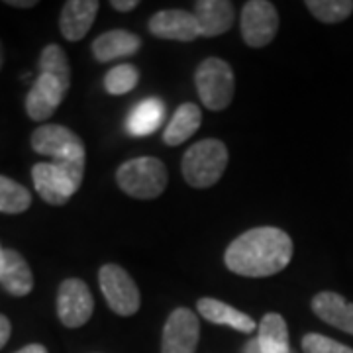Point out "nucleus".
Returning <instances> with one entry per match:
<instances>
[{
  "label": "nucleus",
  "instance_id": "nucleus-1",
  "mask_svg": "<svg viewBox=\"0 0 353 353\" xmlns=\"http://www.w3.org/2000/svg\"><path fill=\"white\" fill-rule=\"evenodd\" d=\"M292 259V240L281 228L261 226L243 232L228 245L226 267L241 277H273Z\"/></svg>",
  "mask_w": 353,
  "mask_h": 353
},
{
  "label": "nucleus",
  "instance_id": "nucleus-2",
  "mask_svg": "<svg viewBox=\"0 0 353 353\" xmlns=\"http://www.w3.org/2000/svg\"><path fill=\"white\" fill-rule=\"evenodd\" d=\"M32 150L51 157V163L63 167L69 175L83 185L85 176V143L73 130L59 124H43L32 134Z\"/></svg>",
  "mask_w": 353,
  "mask_h": 353
},
{
  "label": "nucleus",
  "instance_id": "nucleus-3",
  "mask_svg": "<svg viewBox=\"0 0 353 353\" xmlns=\"http://www.w3.org/2000/svg\"><path fill=\"white\" fill-rule=\"evenodd\" d=\"M228 167V148L220 139L196 141L183 157L181 171L194 189H210L222 179Z\"/></svg>",
  "mask_w": 353,
  "mask_h": 353
},
{
  "label": "nucleus",
  "instance_id": "nucleus-4",
  "mask_svg": "<svg viewBox=\"0 0 353 353\" xmlns=\"http://www.w3.org/2000/svg\"><path fill=\"white\" fill-rule=\"evenodd\" d=\"M116 183L128 196L139 201H153L167 189L169 173L163 161L155 157H136L118 167Z\"/></svg>",
  "mask_w": 353,
  "mask_h": 353
},
{
  "label": "nucleus",
  "instance_id": "nucleus-5",
  "mask_svg": "<svg viewBox=\"0 0 353 353\" xmlns=\"http://www.w3.org/2000/svg\"><path fill=\"white\" fill-rule=\"evenodd\" d=\"M194 83L201 102L208 110L214 112L226 110L230 102L234 101V92H236L234 71L230 63L220 57L204 59L194 73Z\"/></svg>",
  "mask_w": 353,
  "mask_h": 353
},
{
  "label": "nucleus",
  "instance_id": "nucleus-6",
  "mask_svg": "<svg viewBox=\"0 0 353 353\" xmlns=\"http://www.w3.org/2000/svg\"><path fill=\"white\" fill-rule=\"evenodd\" d=\"M99 283L112 312L118 316H134L138 312L141 304L139 289L124 267L116 263L102 265L99 271Z\"/></svg>",
  "mask_w": 353,
  "mask_h": 353
},
{
  "label": "nucleus",
  "instance_id": "nucleus-7",
  "mask_svg": "<svg viewBox=\"0 0 353 353\" xmlns=\"http://www.w3.org/2000/svg\"><path fill=\"white\" fill-rule=\"evenodd\" d=\"M241 38L250 48L269 46L279 32L277 8L267 0H250L243 4L240 18Z\"/></svg>",
  "mask_w": 353,
  "mask_h": 353
},
{
  "label": "nucleus",
  "instance_id": "nucleus-8",
  "mask_svg": "<svg viewBox=\"0 0 353 353\" xmlns=\"http://www.w3.org/2000/svg\"><path fill=\"white\" fill-rule=\"evenodd\" d=\"M94 310L90 289L81 279H65L57 290V316L65 328L85 326Z\"/></svg>",
  "mask_w": 353,
  "mask_h": 353
},
{
  "label": "nucleus",
  "instance_id": "nucleus-9",
  "mask_svg": "<svg viewBox=\"0 0 353 353\" xmlns=\"http://www.w3.org/2000/svg\"><path fill=\"white\" fill-rule=\"evenodd\" d=\"M201 340V322L189 308H175L165 322L161 353H194Z\"/></svg>",
  "mask_w": 353,
  "mask_h": 353
},
{
  "label": "nucleus",
  "instance_id": "nucleus-10",
  "mask_svg": "<svg viewBox=\"0 0 353 353\" xmlns=\"http://www.w3.org/2000/svg\"><path fill=\"white\" fill-rule=\"evenodd\" d=\"M32 179L41 201L51 206H63L81 189L75 179L55 163H36L32 167Z\"/></svg>",
  "mask_w": 353,
  "mask_h": 353
},
{
  "label": "nucleus",
  "instance_id": "nucleus-11",
  "mask_svg": "<svg viewBox=\"0 0 353 353\" xmlns=\"http://www.w3.org/2000/svg\"><path fill=\"white\" fill-rule=\"evenodd\" d=\"M69 92V87L61 83L59 79L39 73L36 81L32 83V88L28 90L26 97V112L32 120L43 122L53 116V112L59 108V104Z\"/></svg>",
  "mask_w": 353,
  "mask_h": 353
},
{
  "label": "nucleus",
  "instance_id": "nucleus-12",
  "mask_svg": "<svg viewBox=\"0 0 353 353\" xmlns=\"http://www.w3.org/2000/svg\"><path fill=\"white\" fill-rule=\"evenodd\" d=\"M150 32L155 38L192 41L201 36V28L194 18V12L187 10H161L150 18Z\"/></svg>",
  "mask_w": 353,
  "mask_h": 353
},
{
  "label": "nucleus",
  "instance_id": "nucleus-13",
  "mask_svg": "<svg viewBox=\"0 0 353 353\" xmlns=\"http://www.w3.org/2000/svg\"><path fill=\"white\" fill-rule=\"evenodd\" d=\"M101 4L97 0H69L65 2L59 16V30L67 41H79L88 34L94 24Z\"/></svg>",
  "mask_w": 353,
  "mask_h": 353
},
{
  "label": "nucleus",
  "instance_id": "nucleus-14",
  "mask_svg": "<svg viewBox=\"0 0 353 353\" xmlns=\"http://www.w3.org/2000/svg\"><path fill=\"white\" fill-rule=\"evenodd\" d=\"M194 18L201 28V36L214 38L232 28L236 10L228 0H199L194 2Z\"/></svg>",
  "mask_w": 353,
  "mask_h": 353
},
{
  "label": "nucleus",
  "instance_id": "nucleus-15",
  "mask_svg": "<svg viewBox=\"0 0 353 353\" xmlns=\"http://www.w3.org/2000/svg\"><path fill=\"white\" fill-rule=\"evenodd\" d=\"M141 48V38L128 30H110L92 41V55L99 63H110L114 59L130 57Z\"/></svg>",
  "mask_w": 353,
  "mask_h": 353
},
{
  "label": "nucleus",
  "instance_id": "nucleus-16",
  "mask_svg": "<svg viewBox=\"0 0 353 353\" xmlns=\"http://www.w3.org/2000/svg\"><path fill=\"white\" fill-rule=\"evenodd\" d=\"M312 312L322 322L353 336V303H347L338 292H318L312 299Z\"/></svg>",
  "mask_w": 353,
  "mask_h": 353
},
{
  "label": "nucleus",
  "instance_id": "nucleus-17",
  "mask_svg": "<svg viewBox=\"0 0 353 353\" xmlns=\"http://www.w3.org/2000/svg\"><path fill=\"white\" fill-rule=\"evenodd\" d=\"M196 308H199V314L204 320L218 324V326H230V328L238 330L241 334H253V330L257 328V322L253 320L252 316L236 310L234 306L222 303L218 299H208V296L201 299L196 303Z\"/></svg>",
  "mask_w": 353,
  "mask_h": 353
},
{
  "label": "nucleus",
  "instance_id": "nucleus-18",
  "mask_svg": "<svg viewBox=\"0 0 353 353\" xmlns=\"http://www.w3.org/2000/svg\"><path fill=\"white\" fill-rule=\"evenodd\" d=\"M0 285L12 296H26L34 289V275L24 259V255L16 250L4 252V269L0 275Z\"/></svg>",
  "mask_w": 353,
  "mask_h": 353
},
{
  "label": "nucleus",
  "instance_id": "nucleus-19",
  "mask_svg": "<svg viewBox=\"0 0 353 353\" xmlns=\"http://www.w3.org/2000/svg\"><path fill=\"white\" fill-rule=\"evenodd\" d=\"M202 112L201 108L194 102H185L181 104L173 114V118L169 120V124L163 132V141L167 145L175 148L185 143L187 139L201 128Z\"/></svg>",
  "mask_w": 353,
  "mask_h": 353
},
{
  "label": "nucleus",
  "instance_id": "nucleus-20",
  "mask_svg": "<svg viewBox=\"0 0 353 353\" xmlns=\"http://www.w3.org/2000/svg\"><path fill=\"white\" fill-rule=\"evenodd\" d=\"M163 114L165 106L159 99H145L136 104L128 114L126 128L130 136H136V138L152 136L153 132L161 126Z\"/></svg>",
  "mask_w": 353,
  "mask_h": 353
},
{
  "label": "nucleus",
  "instance_id": "nucleus-21",
  "mask_svg": "<svg viewBox=\"0 0 353 353\" xmlns=\"http://www.w3.org/2000/svg\"><path fill=\"white\" fill-rule=\"evenodd\" d=\"M257 343L261 353H292L289 343V328L285 318L277 312H269L257 326Z\"/></svg>",
  "mask_w": 353,
  "mask_h": 353
},
{
  "label": "nucleus",
  "instance_id": "nucleus-22",
  "mask_svg": "<svg viewBox=\"0 0 353 353\" xmlns=\"http://www.w3.org/2000/svg\"><path fill=\"white\" fill-rule=\"evenodd\" d=\"M32 206V194L24 185L0 175V212L22 214Z\"/></svg>",
  "mask_w": 353,
  "mask_h": 353
},
{
  "label": "nucleus",
  "instance_id": "nucleus-23",
  "mask_svg": "<svg viewBox=\"0 0 353 353\" xmlns=\"http://www.w3.org/2000/svg\"><path fill=\"white\" fill-rule=\"evenodd\" d=\"M304 6L324 24H340L353 12L352 0H306Z\"/></svg>",
  "mask_w": 353,
  "mask_h": 353
},
{
  "label": "nucleus",
  "instance_id": "nucleus-24",
  "mask_svg": "<svg viewBox=\"0 0 353 353\" xmlns=\"http://www.w3.org/2000/svg\"><path fill=\"white\" fill-rule=\"evenodd\" d=\"M39 73H48V75L59 79L67 87H71V67L67 53L61 46L50 43L46 46L41 55H39Z\"/></svg>",
  "mask_w": 353,
  "mask_h": 353
},
{
  "label": "nucleus",
  "instance_id": "nucleus-25",
  "mask_svg": "<svg viewBox=\"0 0 353 353\" xmlns=\"http://www.w3.org/2000/svg\"><path fill=\"white\" fill-rule=\"evenodd\" d=\"M138 83L139 71L136 65H116L104 75V88L108 94H114V97H120V94H126L130 90H134Z\"/></svg>",
  "mask_w": 353,
  "mask_h": 353
},
{
  "label": "nucleus",
  "instance_id": "nucleus-26",
  "mask_svg": "<svg viewBox=\"0 0 353 353\" xmlns=\"http://www.w3.org/2000/svg\"><path fill=\"white\" fill-rule=\"evenodd\" d=\"M304 353H353L352 347L322 334H306L303 338Z\"/></svg>",
  "mask_w": 353,
  "mask_h": 353
},
{
  "label": "nucleus",
  "instance_id": "nucleus-27",
  "mask_svg": "<svg viewBox=\"0 0 353 353\" xmlns=\"http://www.w3.org/2000/svg\"><path fill=\"white\" fill-rule=\"evenodd\" d=\"M10 334H12V324H10V320L4 314H0V350L8 343Z\"/></svg>",
  "mask_w": 353,
  "mask_h": 353
},
{
  "label": "nucleus",
  "instance_id": "nucleus-28",
  "mask_svg": "<svg viewBox=\"0 0 353 353\" xmlns=\"http://www.w3.org/2000/svg\"><path fill=\"white\" fill-rule=\"evenodd\" d=\"M110 4H112V8L120 10V12H132L134 8L139 6L138 0H112Z\"/></svg>",
  "mask_w": 353,
  "mask_h": 353
},
{
  "label": "nucleus",
  "instance_id": "nucleus-29",
  "mask_svg": "<svg viewBox=\"0 0 353 353\" xmlns=\"http://www.w3.org/2000/svg\"><path fill=\"white\" fill-rule=\"evenodd\" d=\"M14 353H48V350H46V345H41V343H28L22 350H18V352Z\"/></svg>",
  "mask_w": 353,
  "mask_h": 353
},
{
  "label": "nucleus",
  "instance_id": "nucleus-30",
  "mask_svg": "<svg viewBox=\"0 0 353 353\" xmlns=\"http://www.w3.org/2000/svg\"><path fill=\"white\" fill-rule=\"evenodd\" d=\"M6 4L14 8H34L38 2L36 0H6Z\"/></svg>",
  "mask_w": 353,
  "mask_h": 353
},
{
  "label": "nucleus",
  "instance_id": "nucleus-31",
  "mask_svg": "<svg viewBox=\"0 0 353 353\" xmlns=\"http://www.w3.org/2000/svg\"><path fill=\"white\" fill-rule=\"evenodd\" d=\"M243 353H261V350H259V343H257V338H255V340H250L245 345H243Z\"/></svg>",
  "mask_w": 353,
  "mask_h": 353
},
{
  "label": "nucleus",
  "instance_id": "nucleus-32",
  "mask_svg": "<svg viewBox=\"0 0 353 353\" xmlns=\"http://www.w3.org/2000/svg\"><path fill=\"white\" fill-rule=\"evenodd\" d=\"M4 252H6V250L0 245V275H2V269H4Z\"/></svg>",
  "mask_w": 353,
  "mask_h": 353
},
{
  "label": "nucleus",
  "instance_id": "nucleus-33",
  "mask_svg": "<svg viewBox=\"0 0 353 353\" xmlns=\"http://www.w3.org/2000/svg\"><path fill=\"white\" fill-rule=\"evenodd\" d=\"M2 61H4V55H2V46H0V69H2Z\"/></svg>",
  "mask_w": 353,
  "mask_h": 353
}]
</instances>
